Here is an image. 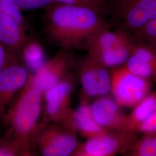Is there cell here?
Instances as JSON below:
<instances>
[{"label":"cell","mask_w":156,"mask_h":156,"mask_svg":"<svg viewBox=\"0 0 156 156\" xmlns=\"http://www.w3.org/2000/svg\"><path fill=\"white\" fill-rule=\"evenodd\" d=\"M44 94L34 85L31 75L19 91L2 118L5 129L4 139L16 140L34 149L33 136L42 110Z\"/></svg>","instance_id":"2"},{"label":"cell","mask_w":156,"mask_h":156,"mask_svg":"<svg viewBox=\"0 0 156 156\" xmlns=\"http://www.w3.org/2000/svg\"><path fill=\"white\" fill-rule=\"evenodd\" d=\"M125 66L135 74L156 82V53L149 47H133Z\"/></svg>","instance_id":"10"},{"label":"cell","mask_w":156,"mask_h":156,"mask_svg":"<svg viewBox=\"0 0 156 156\" xmlns=\"http://www.w3.org/2000/svg\"><path fill=\"white\" fill-rule=\"evenodd\" d=\"M90 105L95 122L102 127L111 132H127V116L114 99L101 97Z\"/></svg>","instance_id":"9"},{"label":"cell","mask_w":156,"mask_h":156,"mask_svg":"<svg viewBox=\"0 0 156 156\" xmlns=\"http://www.w3.org/2000/svg\"><path fill=\"white\" fill-rule=\"evenodd\" d=\"M26 66L34 73L40 69L46 62L45 52L39 43L29 41L20 52Z\"/></svg>","instance_id":"16"},{"label":"cell","mask_w":156,"mask_h":156,"mask_svg":"<svg viewBox=\"0 0 156 156\" xmlns=\"http://www.w3.org/2000/svg\"><path fill=\"white\" fill-rule=\"evenodd\" d=\"M30 73L24 67L16 62L0 73V119L16 94L26 83Z\"/></svg>","instance_id":"8"},{"label":"cell","mask_w":156,"mask_h":156,"mask_svg":"<svg viewBox=\"0 0 156 156\" xmlns=\"http://www.w3.org/2000/svg\"><path fill=\"white\" fill-rule=\"evenodd\" d=\"M20 9L33 10L41 8H46L53 2L54 0H15Z\"/></svg>","instance_id":"21"},{"label":"cell","mask_w":156,"mask_h":156,"mask_svg":"<svg viewBox=\"0 0 156 156\" xmlns=\"http://www.w3.org/2000/svg\"><path fill=\"white\" fill-rule=\"evenodd\" d=\"M34 149L14 140L3 138L0 142V156H31Z\"/></svg>","instance_id":"18"},{"label":"cell","mask_w":156,"mask_h":156,"mask_svg":"<svg viewBox=\"0 0 156 156\" xmlns=\"http://www.w3.org/2000/svg\"><path fill=\"white\" fill-rule=\"evenodd\" d=\"M76 135L65 125L42 121L34 133V147L43 156H71L79 144Z\"/></svg>","instance_id":"3"},{"label":"cell","mask_w":156,"mask_h":156,"mask_svg":"<svg viewBox=\"0 0 156 156\" xmlns=\"http://www.w3.org/2000/svg\"><path fill=\"white\" fill-rule=\"evenodd\" d=\"M0 12L9 16L19 24L26 28L21 9L17 5L15 0H0Z\"/></svg>","instance_id":"19"},{"label":"cell","mask_w":156,"mask_h":156,"mask_svg":"<svg viewBox=\"0 0 156 156\" xmlns=\"http://www.w3.org/2000/svg\"><path fill=\"white\" fill-rule=\"evenodd\" d=\"M55 2L68 5L88 6L97 9L100 0H54Z\"/></svg>","instance_id":"24"},{"label":"cell","mask_w":156,"mask_h":156,"mask_svg":"<svg viewBox=\"0 0 156 156\" xmlns=\"http://www.w3.org/2000/svg\"><path fill=\"white\" fill-rule=\"evenodd\" d=\"M113 99L119 106H135L149 94L150 81L128 70L127 67H114L111 72Z\"/></svg>","instance_id":"4"},{"label":"cell","mask_w":156,"mask_h":156,"mask_svg":"<svg viewBox=\"0 0 156 156\" xmlns=\"http://www.w3.org/2000/svg\"><path fill=\"white\" fill-rule=\"evenodd\" d=\"M73 119L76 133L85 138L90 139L111 132L95 122L87 100L81 99L79 106L74 111Z\"/></svg>","instance_id":"12"},{"label":"cell","mask_w":156,"mask_h":156,"mask_svg":"<svg viewBox=\"0 0 156 156\" xmlns=\"http://www.w3.org/2000/svg\"><path fill=\"white\" fill-rule=\"evenodd\" d=\"M98 61L93 57L87 55L82 63L80 70V80L83 90L82 100L98 96Z\"/></svg>","instance_id":"14"},{"label":"cell","mask_w":156,"mask_h":156,"mask_svg":"<svg viewBox=\"0 0 156 156\" xmlns=\"http://www.w3.org/2000/svg\"></svg>","instance_id":"26"},{"label":"cell","mask_w":156,"mask_h":156,"mask_svg":"<svg viewBox=\"0 0 156 156\" xmlns=\"http://www.w3.org/2000/svg\"><path fill=\"white\" fill-rule=\"evenodd\" d=\"M137 134L128 132H109L79 144L73 156H112L124 153L135 140Z\"/></svg>","instance_id":"6"},{"label":"cell","mask_w":156,"mask_h":156,"mask_svg":"<svg viewBox=\"0 0 156 156\" xmlns=\"http://www.w3.org/2000/svg\"><path fill=\"white\" fill-rule=\"evenodd\" d=\"M74 62L72 50L62 48L31 75L34 85L44 94L70 73Z\"/></svg>","instance_id":"7"},{"label":"cell","mask_w":156,"mask_h":156,"mask_svg":"<svg viewBox=\"0 0 156 156\" xmlns=\"http://www.w3.org/2000/svg\"><path fill=\"white\" fill-rule=\"evenodd\" d=\"M45 8V33L50 42L63 49H88L97 37L108 29L93 7L53 2Z\"/></svg>","instance_id":"1"},{"label":"cell","mask_w":156,"mask_h":156,"mask_svg":"<svg viewBox=\"0 0 156 156\" xmlns=\"http://www.w3.org/2000/svg\"><path fill=\"white\" fill-rule=\"evenodd\" d=\"M18 57L0 44V73L12 64L18 62Z\"/></svg>","instance_id":"22"},{"label":"cell","mask_w":156,"mask_h":156,"mask_svg":"<svg viewBox=\"0 0 156 156\" xmlns=\"http://www.w3.org/2000/svg\"><path fill=\"white\" fill-rule=\"evenodd\" d=\"M140 30L142 38L149 43L148 47L156 53V17Z\"/></svg>","instance_id":"20"},{"label":"cell","mask_w":156,"mask_h":156,"mask_svg":"<svg viewBox=\"0 0 156 156\" xmlns=\"http://www.w3.org/2000/svg\"><path fill=\"white\" fill-rule=\"evenodd\" d=\"M128 156H156V133L145 134L136 139L124 153Z\"/></svg>","instance_id":"17"},{"label":"cell","mask_w":156,"mask_h":156,"mask_svg":"<svg viewBox=\"0 0 156 156\" xmlns=\"http://www.w3.org/2000/svg\"><path fill=\"white\" fill-rule=\"evenodd\" d=\"M138 133L144 134L156 133V110L141 124Z\"/></svg>","instance_id":"23"},{"label":"cell","mask_w":156,"mask_h":156,"mask_svg":"<svg viewBox=\"0 0 156 156\" xmlns=\"http://www.w3.org/2000/svg\"><path fill=\"white\" fill-rule=\"evenodd\" d=\"M23 27L12 17L0 12V44L19 56L30 39Z\"/></svg>","instance_id":"11"},{"label":"cell","mask_w":156,"mask_h":156,"mask_svg":"<svg viewBox=\"0 0 156 156\" xmlns=\"http://www.w3.org/2000/svg\"><path fill=\"white\" fill-rule=\"evenodd\" d=\"M2 139H3V138H2V136H1V134H0V142L2 140Z\"/></svg>","instance_id":"25"},{"label":"cell","mask_w":156,"mask_h":156,"mask_svg":"<svg viewBox=\"0 0 156 156\" xmlns=\"http://www.w3.org/2000/svg\"><path fill=\"white\" fill-rule=\"evenodd\" d=\"M156 17V0H138L128 11L126 23L129 28L140 30Z\"/></svg>","instance_id":"13"},{"label":"cell","mask_w":156,"mask_h":156,"mask_svg":"<svg viewBox=\"0 0 156 156\" xmlns=\"http://www.w3.org/2000/svg\"><path fill=\"white\" fill-rule=\"evenodd\" d=\"M133 47L123 34L106 29L90 46L88 55L107 67H116L127 62Z\"/></svg>","instance_id":"5"},{"label":"cell","mask_w":156,"mask_h":156,"mask_svg":"<svg viewBox=\"0 0 156 156\" xmlns=\"http://www.w3.org/2000/svg\"><path fill=\"white\" fill-rule=\"evenodd\" d=\"M135 107L127 116L126 131L138 134L141 124L156 110V91L147 95Z\"/></svg>","instance_id":"15"}]
</instances>
